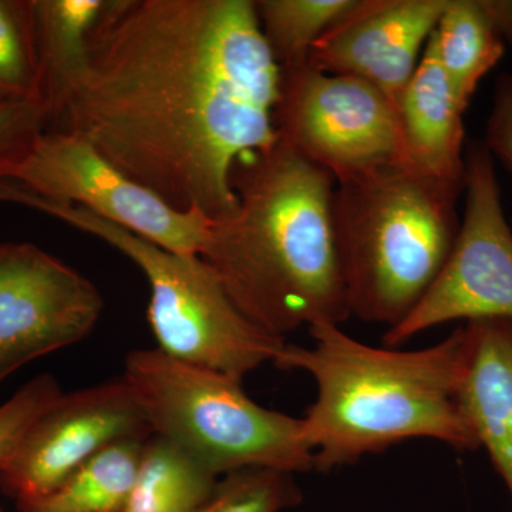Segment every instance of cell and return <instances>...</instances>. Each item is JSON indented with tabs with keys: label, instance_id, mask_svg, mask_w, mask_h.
<instances>
[{
	"label": "cell",
	"instance_id": "cell-21",
	"mask_svg": "<svg viewBox=\"0 0 512 512\" xmlns=\"http://www.w3.org/2000/svg\"><path fill=\"white\" fill-rule=\"evenodd\" d=\"M293 474L271 468H244L218 481L198 512H281L302 503Z\"/></svg>",
	"mask_w": 512,
	"mask_h": 512
},
{
	"label": "cell",
	"instance_id": "cell-13",
	"mask_svg": "<svg viewBox=\"0 0 512 512\" xmlns=\"http://www.w3.org/2000/svg\"><path fill=\"white\" fill-rule=\"evenodd\" d=\"M464 330L461 413L512 498V319L471 320Z\"/></svg>",
	"mask_w": 512,
	"mask_h": 512
},
{
	"label": "cell",
	"instance_id": "cell-11",
	"mask_svg": "<svg viewBox=\"0 0 512 512\" xmlns=\"http://www.w3.org/2000/svg\"><path fill=\"white\" fill-rule=\"evenodd\" d=\"M151 436L136 394L123 376L62 393L26 431L0 470V487L18 503L42 497L111 444Z\"/></svg>",
	"mask_w": 512,
	"mask_h": 512
},
{
	"label": "cell",
	"instance_id": "cell-4",
	"mask_svg": "<svg viewBox=\"0 0 512 512\" xmlns=\"http://www.w3.org/2000/svg\"><path fill=\"white\" fill-rule=\"evenodd\" d=\"M463 190L403 164L336 185L333 232L350 316L390 329L416 308L456 242Z\"/></svg>",
	"mask_w": 512,
	"mask_h": 512
},
{
	"label": "cell",
	"instance_id": "cell-3",
	"mask_svg": "<svg viewBox=\"0 0 512 512\" xmlns=\"http://www.w3.org/2000/svg\"><path fill=\"white\" fill-rule=\"evenodd\" d=\"M309 332L312 348L285 345L274 363L309 373L318 386L302 417L315 470L329 473L412 439L441 441L461 453L480 448L458 400L467 357L464 326L420 350L372 348L339 325Z\"/></svg>",
	"mask_w": 512,
	"mask_h": 512
},
{
	"label": "cell",
	"instance_id": "cell-19",
	"mask_svg": "<svg viewBox=\"0 0 512 512\" xmlns=\"http://www.w3.org/2000/svg\"><path fill=\"white\" fill-rule=\"evenodd\" d=\"M254 5L266 45L284 67L308 59L313 45L356 0H256Z\"/></svg>",
	"mask_w": 512,
	"mask_h": 512
},
{
	"label": "cell",
	"instance_id": "cell-20",
	"mask_svg": "<svg viewBox=\"0 0 512 512\" xmlns=\"http://www.w3.org/2000/svg\"><path fill=\"white\" fill-rule=\"evenodd\" d=\"M19 103H39L33 0H0V104Z\"/></svg>",
	"mask_w": 512,
	"mask_h": 512
},
{
	"label": "cell",
	"instance_id": "cell-18",
	"mask_svg": "<svg viewBox=\"0 0 512 512\" xmlns=\"http://www.w3.org/2000/svg\"><path fill=\"white\" fill-rule=\"evenodd\" d=\"M217 484L218 477L184 448L151 436L120 512H198Z\"/></svg>",
	"mask_w": 512,
	"mask_h": 512
},
{
	"label": "cell",
	"instance_id": "cell-12",
	"mask_svg": "<svg viewBox=\"0 0 512 512\" xmlns=\"http://www.w3.org/2000/svg\"><path fill=\"white\" fill-rule=\"evenodd\" d=\"M450 0H356L308 60L326 73L356 77L394 106L419 66Z\"/></svg>",
	"mask_w": 512,
	"mask_h": 512
},
{
	"label": "cell",
	"instance_id": "cell-6",
	"mask_svg": "<svg viewBox=\"0 0 512 512\" xmlns=\"http://www.w3.org/2000/svg\"><path fill=\"white\" fill-rule=\"evenodd\" d=\"M124 379L136 394L153 436L184 448L215 476L244 468L295 474L315 470L305 421L265 409L242 379L165 355L128 353Z\"/></svg>",
	"mask_w": 512,
	"mask_h": 512
},
{
	"label": "cell",
	"instance_id": "cell-8",
	"mask_svg": "<svg viewBox=\"0 0 512 512\" xmlns=\"http://www.w3.org/2000/svg\"><path fill=\"white\" fill-rule=\"evenodd\" d=\"M5 178L175 254L201 256L214 225L201 211L171 207L70 131L47 128Z\"/></svg>",
	"mask_w": 512,
	"mask_h": 512
},
{
	"label": "cell",
	"instance_id": "cell-15",
	"mask_svg": "<svg viewBox=\"0 0 512 512\" xmlns=\"http://www.w3.org/2000/svg\"><path fill=\"white\" fill-rule=\"evenodd\" d=\"M109 0H33L39 103L57 126L82 83L90 37Z\"/></svg>",
	"mask_w": 512,
	"mask_h": 512
},
{
	"label": "cell",
	"instance_id": "cell-7",
	"mask_svg": "<svg viewBox=\"0 0 512 512\" xmlns=\"http://www.w3.org/2000/svg\"><path fill=\"white\" fill-rule=\"evenodd\" d=\"M274 120L279 138L336 185L410 165L392 101L372 84L323 72L308 59L281 67Z\"/></svg>",
	"mask_w": 512,
	"mask_h": 512
},
{
	"label": "cell",
	"instance_id": "cell-2",
	"mask_svg": "<svg viewBox=\"0 0 512 512\" xmlns=\"http://www.w3.org/2000/svg\"><path fill=\"white\" fill-rule=\"evenodd\" d=\"M237 210L214 222L201 256L258 328L284 339L350 318L332 222L336 183L279 138L242 158Z\"/></svg>",
	"mask_w": 512,
	"mask_h": 512
},
{
	"label": "cell",
	"instance_id": "cell-10",
	"mask_svg": "<svg viewBox=\"0 0 512 512\" xmlns=\"http://www.w3.org/2000/svg\"><path fill=\"white\" fill-rule=\"evenodd\" d=\"M104 301L92 281L29 242L0 244V383L92 333Z\"/></svg>",
	"mask_w": 512,
	"mask_h": 512
},
{
	"label": "cell",
	"instance_id": "cell-9",
	"mask_svg": "<svg viewBox=\"0 0 512 512\" xmlns=\"http://www.w3.org/2000/svg\"><path fill=\"white\" fill-rule=\"evenodd\" d=\"M464 165L466 207L456 242L416 308L384 333L387 348L453 320L512 319V231L494 158L483 141H473Z\"/></svg>",
	"mask_w": 512,
	"mask_h": 512
},
{
	"label": "cell",
	"instance_id": "cell-23",
	"mask_svg": "<svg viewBox=\"0 0 512 512\" xmlns=\"http://www.w3.org/2000/svg\"><path fill=\"white\" fill-rule=\"evenodd\" d=\"M47 128L49 121L39 103L0 104V178L8 175Z\"/></svg>",
	"mask_w": 512,
	"mask_h": 512
},
{
	"label": "cell",
	"instance_id": "cell-16",
	"mask_svg": "<svg viewBox=\"0 0 512 512\" xmlns=\"http://www.w3.org/2000/svg\"><path fill=\"white\" fill-rule=\"evenodd\" d=\"M429 45L466 110L478 84L505 53L504 39L484 0H450Z\"/></svg>",
	"mask_w": 512,
	"mask_h": 512
},
{
	"label": "cell",
	"instance_id": "cell-25",
	"mask_svg": "<svg viewBox=\"0 0 512 512\" xmlns=\"http://www.w3.org/2000/svg\"><path fill=\"white\" fill-rule=\"evenodd\" d=\"M484 5L504 42L512 45V2H508V0H484Z\"/></svg>",
	"mask_w": 512,
	"mask_h": 512
},
{
	"label": "cell",
	"instance_id": "cell-17",
	"mask_svg": "<svg viewBox=\"0 0 512 512\" xmlns=\"http://www.w3.org/2000/svg\"><path fill=\"white\" fill-rule=\"evenodd\" d=\"M148 439L111 444L87 460L55 490L19 501L20 512H120L136 480Z\"/></svg>",
	"mask_w": 512,
	"mask_h": 512
},
{
	"label": "cell",
	"instance_id": "cell-14",
	"mask_svg": "<svg viewBox=\"0 0 512 512\" xmlns=\"http://www.w3.org/2000/svg\"><path fill=\"white\" fill-rule=\"evenodd\" d=\"M409 163L421 173L464 185L466 109L427 43L397 104Z\"/></svg>",
	"mask_w": 512,
	"mask_h": 512
},
{
	"label": "cell",
	"instance_id": "cell-1",
	"mask_svg": "<svg viewBox=\"0 0 512 512\" xmlns=\"http://www.w3.org/2000/svg\"><path fill=\"white\" fill-rule=\"evenodd\" d=\"M279 82L254 0H109L53 128L171 207L218 222L237 210L238 161L278 143Z\"/></svg>",
	"mask_w": 512,
	"mask_h": 512
},
{
	"label": "cell",
	"instance_id": "cell-22",
	"mask_svg": "<svg viewBox=\"0 0 512 512\" xmlns=\"http://www.w3.org/2000/svg\"><path fill=\"white\" fill-rule=\"evenodd\" d=\"M62 394L56 377L40 375L0 406V470L15 454L26 431Z\"/></svg>",
	"mask_w": 512,
	"mask_h": 512
},
{
	"label": "cell",
	"instance_id": "cell-5",
	"mask_svg": "<svg viewBox=\"0 0 512 512\" xmlns=\"http://www.w3.org/2000/svg\"><path fill=\"white\" fill-rule=\"evenodd\" d=\"M0 202L50 215L103 239L134 262L150 284L147 319L165 355L244 379L275 362L285 339L269 335L244 315L220 276L200 255H181L74 205L46 200L15 181L0 178Z\"/></svg>",
	"mask_w": 512,
	"mask_h": 512
},
{
	"label": "cell",
	"instance_id": "cell-24",
	"mask_svg": "<svg viewBox=\"0 0 512 512\" xmlns=\"http://www.w3.org/2000/svg\"><path fill=\"white\" fill-rule=\"evenodd\" d=\"M483 143L512 175V73L503 74L495 83Z\"/></svg>",
	"mask_w": 512,
	"mask_h": 512
}]
</instances>
